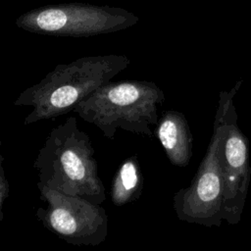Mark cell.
Returning a JSON list of instances; mask_svg holds the SVG:
<instances>
[{"label":"cell","instance_id":"9c48e42d","mask_svg":"<svg viewBox=\"0 0 251 251\" xmlns=\"http://www.w3.org/2000/svg\"><path fill=\"white\" fill-rule=\"evenodd\" d=\"M143 175L136 155L126 159L116 171L111 185V200L121 207L136 201L143 191Z\"/></svg>","mask_w":251,"mask_h":251},{"label":"cell","instance_id":"3957f363","mask_svg":"<svg viewBox=\"0 0 251 251\" xmlns=\"http://www.w3.org/2000/svg\"><path fill=\"white\" fill-rule=\"evenodd\" d=\"M164 102L165 93L152 81H110L75 105L73 112L110 139L118 128L153 137L151 126H157L158 110Z\"/></svg>","mask_w":251,"mask_h":251},{"label":"cell","instance_id":"277c9868","mask_svg":"<svg viewBox=\"0 0 251 251\" xmlns=\"http://www.w3.org/2000/svg\"><path fill=\"white\" fill-rule=\"evenodd\" d=\"M242 79L228 91L220 93L213 125V133L198 170L190 184L173 196V208L178 220L208 227L220 226L224 220L225 170L223 141L227 126L229 104L238 91Z\"/></svg>","mask_w":251,"mask_h":251},{"label":"cell","instance_id":"52a82bcc","mask_svg":"<svg viewBox=\"0 0 251 251\" xmlns=\"http://www.w3.org/2000/svg\"><path fill=\"white\" fill-rule=\"evenodd\" d=\"M225 170L224 220L236 225L241 219L247 199L251 168L249 163V141L237 123L233 101L227 112V126L223 141Z\"/></svg>","mask_w":251,"mask_h":251},{"label":"cell","instance_id":"6da1fadb","mask_svg":"<svg viewBox=\"0 0 251 251\" xmlns=\"http://www.w3.org/2000/svg\"><path fill=\"white\" fill-rule=\"evenodd\" d=\"M125 55H97L59 64L38 83L24 90L15 106L31 107L24 120L28 126L73 112L75 105L109 83L129 65Z\"/></svg>","mask_w":251,"mask_h":251},{"label":"cell","instance_id":"7a4b0ae2","mask_svg":"<svg viewBox=\"0 0 251 251\" xmlns=\"http://www.w3.org/2000/svg\"><path fill=\"white\" fill-rule=\"evenodd\" d=\"M38 182L67 195L102 205L105 186L98 176L95 150L75 117L54 126L33 162Z\"/></svg>","mask_w":251,"mask_h":251},{"label":"cell","instance_id":"8992f818","mask_svg":"<svg viewBox=\"0 0 251 251\" xmlns=\"http://www.w3.org/2000/svg\"><path fill=\"white\" fill-rule=\"evenodd\" d=\"M137 18L126 12L85 6H59L20 17L17 25L27 31L57 36H91L126 28Z\"/></svg>","mask_w":251,"mask_h":251},{"label":"cell","instance_id":"30bf717a","mask_svg":"<svg viewBox=\"0 0 251 251\" xmlns=\"http://www.w3.org/2000/svg\"><path fill=\"white\" fill-rule=\"evenodd\" d=\"M3 160L4 157L1 155V161H0V221L3 220V206L5 203V200L9 197V191H10V185L9 181L5 176L4 168H3Z\"/></svg>","mask_w":251,"mask_h":251},{"label":"cell","instance_id":"ba28073f","mask_svg":"<svg viewBox=\"0 0 251 251\" xmlns=\"http://www.w3.org/2000/svg\"><path fill=\"white\" fill-rule=\"evenodd\" d=\"M154 135L159 139L172 165L186 167L192 157V133L183 113L176 110L162 112Z\"/></svg>","mask_w":251,"mask_h":251},{"label":"cell","instance_id":"5b68a950","mask_svg":"<svg viewBox=\"0 0 251 251\" xmlns=\"http://www.w3.org/2000/svg\"><path fill=\"white\" fill-rule=\"evenodd\" d=\"M37 188L46 207H39L35 215L45 228L75 246H97L106 240L109 219L102 205L64 194L38 181Z\"/></svg>","mask_w":251,"mask_h":251}]
</instances>
